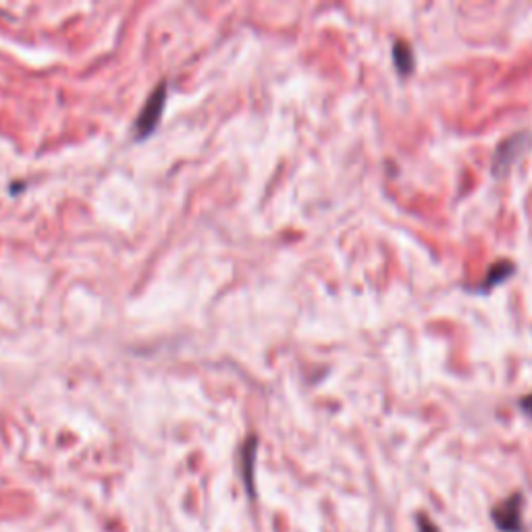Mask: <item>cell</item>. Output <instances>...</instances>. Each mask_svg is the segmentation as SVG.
Masks as SVG:
<instances>
[{"label":"cell","mask_w":532,"mask_h":532,"mask_svg":"<svg viewBox=\"0 0 532 532\" xmlns=\"http://www.w3.org/2000/svg\"><path fill=\"white\" fill-rule=\"evenodd\" d=\"M165 101H166V86L163 81L161 86L150 94L146 106H144L140 112L138 125H135V133H138V138H146V135L152 133V129L158 125V121H161V112L165 109Z\"/></svg>","instance_id":"obj_3"},{"label":"cell","mask_w":532,"mask_h":532,"mask_svg":"<svg viewBox=\"0 0 532 532\" xmlns=\"http://www.w3.org/2000/svg\"><path fill=\"white\" fill-rule=\"evenodd\" d=\"M524 507H527V497H524V493L516 491L491 509V520L499 532H524L527 530Z\"/></svg>","instance_id":"obj_1"},{"label":"cell","mask_w":532,"mask_h":532,"mask_svg":"<svg viewBox=\"0 0 532 532\" xmlns=\"http://www.w3.org/2000/svg\"><path fill=\"white\" fill-rule=\"evenodd\" d=\"M528 146H530L528 132H520V133L509 135V138H505L504 142H501L497 146V150H495V156H493V173H495V175L507 173L509 166L518 161L524 152H527Z\"/></svg>","instance_id":"obj_2"},{"label":"cell","mask_w":532,"mask_h":532,"mask_svg":"<svg viewBox=\"0 0 532 532\" xmlns=\"http://www.w3.org/2000/svg\"><path fill=\"white\" fill-rule=\"evenodd\" d=\"M393 60L401 75H410L414 71V52L408 42L398 40L393 44Z\"/></svg>","instance_id":"obj_5"},{"label":"cell","mask_w":532,"mask_h":532,"mask_svg":"<svg viewBox=\"0 0 532 532\" xmlns=\"http://www.w3.org/2000/svg\"><path fill=\"white\" fill-rule=\"evenodd\" d=\"M514 271L516 266L509 261H499L495 264H491V269L486 271V277L481 281V285L476 287V292H489L491 287L504 283L507 277H512Z\"/></svg>","instance_id":"obj_4"},{"label":"cell","mask_w":532,"mask_h":532,"mask_svg":"<svg viewBox=\"0 0 532 532\" xmlns=\"http://www.w3.org/2000/svg\"><path fill=\"white\" fill-rule=\"evenodd\" d=\"M520 406H522L524 412H527L528 416H532V395H527V398H522Z\"/></svg>","instance_id":"obj_7"},{"label":"cell","mask_w":532,"mask_h":532,"mask_svg":"<svg viewBox=\"0 0 532 532\" xmlns=\"http://www.w3.org/2000/svg\"><path fill=\"white\" fill-rule=\"evenodd\" d=\"M416 530L418 532H441L437 524L424 514H416Z\"/></svg>","instance_id":"obj_6"}]
</instances>
